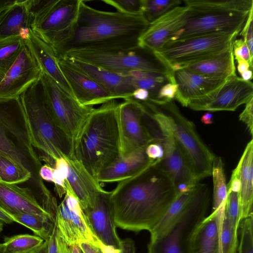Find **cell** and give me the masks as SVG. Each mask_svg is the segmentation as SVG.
<instances>
[{
    "instance_id": "1",
    "label": "cell",
    "mask_w": 253,
    "mask_h": 253,
    "mask_svg": "<svg viewBox=\"0 0 253 253\" xmlns=\"http://www.w3.org/2000/svg\"><path fill=\"white\" fill-rule=\"evenodd\" d=\"M156 161L134 176L118 182L110 191L117 227L149 232L177 196L171 179Z\"/></svg>"
},
{
    "instance_id": "2",
    "label": "cell",
    "mask_w": 253,
    "mask_h": 253,
    "mask_svg": "<svg viewBox=\"0 0 253 253\" xmlns=\"http://www.w3.org/2000/svg\"><path fill=\"white\" fill-rule=\"evenodd\" d=\"M149 24L143 13L100 10L80 0L72 36L54 52L58 58L77 51L135 50Z\"/></svg>"
},
{
    "instance_id": "3",
    "label": "cell",
    "mask_w": 253,
    "mask_h": 253,
    "mask_svg": "<svg viewBox=\"0 0 253 253\" xmlns=\"http://www.w3.org/2000/svg\"><path fill=\"white\" fill-rule=\"evenodd\" d=\"M0 155L9 158L31 173L27 188L46 211L54 212L58 206L57 201L40 175L42 164L34 149L19 97L0 99Z\"/></svg>"
},
{
    "instance_id": "4",
    "label": "cell",
    "mask_w": 253,
    "mask_h": 253,
    "mask_svg": "<svg viewBox=\"0 0 253 253\" xmlns=\"http://www.w3.org/2000/svg\"><path fill=\"white\" fill-rule=\"evenodd\" d=\"M119 104L113 99L95 108L74 143L76 159L96 181L99 173L120 155Z\"/></svg>"
},
{
    "instance_id": "5",
    "label": "cell",
    "mask_w": 253,
    "mask_h": 253,
    "mask_svg": "<svg viewBox=\"0 0 253 253\" xmlns=\"http://www.w3.org/2000/svg\"><path fill=\"white\" fill-rule=\"evenodd\" d=\"M27 120L34 147L40 159L55 168L61 158L75 157L73 141L54 120L44 98L41 78L19 96Z\"/></svg>"
},
{
    "instance_id": "6",
    "label": "cell",
    "mask_w": 253,
    "mask_h": 253,
    "mask_svg": "<svg viewBox=\"0 0 253 253\" xmlns=\"http://www.w3.org/2000/svg\"><path fill=\"white\" fill-rule=\"evenodd\" d=\"M187 21L171 41L213 34L238 33L243 28L253 0H184Z\"/></svg>"
},
{
    "instance_id": "7",
    "label": "cell",
    "mask_w": 253,
    "mask_h": 253,
    "mask_svg": "<svg viewBox=\"0 0 253 253\" xmlns=\"http://www.w3.org/2000/svg\"><path fill=\"white\" fill-rule=\"evenodd\" d=\"M142 102L160 130L170 134L178 142L196 181L211 176L214 155L203 141L194 124L181 113L173 101Z\"/></svg>"
},
{
    "instance_id": "8",
    "label": "cell",
    "mask_w": 253,
    "mask_h": 253,
    "mask_svg": "<svg viewBox=\"0 0 253 253\" xmlns=\"http://www.w3.org/2000/svg\"><path fill=\"white\" fill-rule=\"evenodd\" d=\"M211 201L208 185L198 182L181 215L161 236L150 239L148 253H190L193 234L206 217Z\"/></svg>"
},
{
    "instance_id": "9",
    "label": "cell",
    "mask_w": 253,
    "mask_h": 253,
    "mask_svg": "<svg viewBox=\"0 0 253 253\" xmlns=\"http://www.w3.org/2000/svg\"><path fill=\"white\" fill-rule=\"evenodd\" d=\"M238 35L213 34L170 41L153 52L173 71L204 60L233 47Z\"/></svg>"
},
{
    "instance_id": "10",
    "label": "cell",
    "mask_w": 253,
    "mask_h": 253,
    "mask_svg": "<svg viewBox=\"0 0 253 253\" xmlns=\"http://www.w3.org/2000/svg\"><path fill=\"white\" fill-rule=\"evenodd\" d=\"M41 80L45 101L54 120L74 144L95 108L81 105L43 72Z\"/></svg>"
},
{
    "instance_id": "11",
    "label": "cell",
    "mask_w": 253,
    "mask_h": 253,
    "mask_svg": "<svg viewBox=\"0 0 253 253\" xmlns=\"http://www.w3.org/2000/svg\"><path fill=\"white\" fill-rule=\"evenodd\" d=\"M144 50L145 49L139 48L131 51H77L69 52L64 55L72 56L120 74L126 75L133 71L155 72L168 75L173 74V72L160 61L152 51L147 50L144 53Z\"/></svg>"
},
{
    "instance_id": "12",
    "label": "cell",
    "mask_w": 253,
    "mask_h": 253,
    "mask_svg": "<svg viewBox=\"0 0 253 253\" xmlns=\"http://www.w3.org/2000/svg\"><path fill=\"white\" fill-rule=\"evenodd\" d=\"M80 0H46L41 14L30 26L55 51L72 36Z\"/></svg>"
},
{
    "instance_id": "13",
    "label": "cell",
    "mask_w": 253,
    "mask_h": 253,
    "mask_svg": "<svg viewBox=\"0 0 253 253\" xmlns=\"http://www.w3.org/2000/svg\"><path fill=\"white\" fill-rule=\"evenodd\" d=\"M145 106L132 97L120 103L118 109L119 156L145 149L152 139L144 120Z\"/></svg>"
},
{
    "instance_id": "14",
    "label": "cell",
    "mask_w": 253,
    "mask_h": 253,
    "mask_svg": "<svg viewBox=\"0 0 253 253\" xmlns=\"http://www.w3.org/2000/svg\"><path fill=\"white\" fill-rule=\"evenodd\" d=\"M66 193L57 208L55 224L60 234L71 246L86 242L101 248L102 244L91 231L81 204L65 180Z\"/></svg>"
},
{
    "instance_id": "15",
    "label": "cell",
    "mask_w": 253,
    "mask_h": 253,
    "mask_svg": "<svg viewBox=\"0 0 253 253\" xmlns=\"http://www.w3.org/2000/svg\"><path fill=\"white\" fill-rule=\"evenodd\" d=\"M252 98V82L245 81L235 75L226 79L222 85L209 94L191 101L187 107L195 111H234Z\"/></svg>"
},
{
    "instance_id": "16",
    "label": "cell",
    "mask_w": 253,
    "mask_h": 253,
    "mask_svg": "<svg viewBox=\"0 0 253 253\" xmlns=\"http://www.w3.org/2000/svg\"><path fill=\"white\" fill-rule=\"evenodd\" d=\"M154 142L163 147L164 156L158 164L171 179L177 195L190 191L198 182L178 142L171 135L161 130Z\"/></svg>"
},
{
    "instance_id": "17",
    "label": "cell",
    "mask_w": 253,
    "mask_h": 253,
    "mask_svg": "<svg viewBox=\"0 0 253 253\" xmlns=\"http://www.w3.org/2000/svg\"><path fill=\"white\" fill-rule=\"evenodd\" d=\"M42 70L26 44L0 82V99L19 98L41 78Z\"/></svg>"
},
{
    "instance_id": "18",
    "label": "cell",
    "mask_w": 253,
    "mask_h": 253,
    "mask_svg": "<svg viewBox=\"0 0 253 253\" xmlns=\"http://www.w3.org/2000/svg\"><path fill=\"white\" fill-rule=\"evenodd\" d=\"M111 192L103 189L97 194L92 205L83 210L93 235L104 246L120 249L121 240L116 232Z\"/></svg>"
},
{
    "instance_id": "19",
    "label": "cell",
    "mask_w": 253,
    "mask_h": 253,
    "mask_svg": "<svg viewBox=\"0 0 253 253\" xmlns=\"http://www.w3.org/2000/svg\"><path fill=\"white\" fill-rule=\"evenodd\" d=\"M189 14L187 6L179 5L151 22L139 38V47L152 52L162 48L183 27Z\"/></svg>"
},
{
    "instance_id": "20",
    "label": "cell",
    "mask_w": 253,
    "mask_h": 253,
    "mask_svg": "<svg viewBox=\"0 0 253 253\" xmlns=\"http://www.w3.org/2000/svg\"><path fill=\"white\" fill-rule=\"evenodd\" d=\"M60 69L74 97L82 105L93 107L116 99L106 88L76 69L63 59L57 58Z\"/></svg>"
},
{
    "instance_id": "21",
    "label": "cell",
    "mask_w": 253,
    "mask_h": 253,
    "mask_svg": "<svg viewBox=\"0 0 253 253\" xmlns=\"http://www.w3.org/2000/svg\"><path fill=\"white\" fill-rule=\"evenodd\" d=\"M92 78L108 90L116 99L131 97L135 88L128 74L114 73L68 55L58 57Z\"/></svg>"
},
{
    "instance_id": "22",
    "label": "cell",
    "mask_w": 253,
    "mask_h": 253,
    "mask_svg": "<svg viewBox=\"0 0 253 253\" xmlns=\"http://www.w3.org/2000/svg\"><path fill=\"white\" fill-rule=\"evenodd\" d=\"M172 72L177 85L175 98L183 107H187L191 101L211 92L226 80L207 77L185 68Z\"/></svg>"
},
{
    "instance_id": "23",
    "label": "cell",
    "mask_w": 253,
    "mask_h": 253,
    "mask_svg": "<svg viewBox=\"0 0 253 253\" xmlns=\"http://www.w3.org/2000/svg\"><path fill=\"white\" fill-rule=\"evenodd\" d=\"M225 205L206 217L195 229L190 253H222L221 231Z\"/></svg>"
},
{
    "instance_id": "24",
    "label": "cell",
    "mask_w": 253,
    "mask_h": 253,
    "mask_svg": "<svg viewBox=\"0 0 253 253\" xmlns=\"http://www.w3.org/2000/svg\"><path fill=\"white\" fill-rule=\"evenodd\" d=\"M65 159L67 162L65 178L84 210L92 205L97 194L104 189L76 157Z\"/></svg>"
},
{
    "instance_id": "25",
    "label": "cell",
    "mask_w": 253,
    "mask_h": 253,
    "mask_svg": "<svg viewBox=\"0 0 253 253\" xmlns=\"http://www.w3.org/2000/svg\"><path fill=\"white\" fill-rule=\"evenodd\" d=\"M24 39L26 45L36 59L42 71L53 79L65 91L73 96L60 69L58 58L52 47L31 29H29Z\"/></svg>"
},
{
    "instance_id": "26",
    "label": "cell",
    "mask_w": 253,
    "mask_h": 253,
    "mask_svg": "<svg viewBox=\"0 0 253 253\" xmlns=\"http://www.w3.org/2000/svg\"><path fill=\"white\" fill-rule=\"evenodd\" d=\"M0 208L10 216L23 212L50 215L43 210L28 188H22L0 179Z\"/></svg>"
},
{
    "instance_id": "27",
    "label": "cell",
    "mask_w": 253,
    "mask_h": 253,
    "mask_svg": "<svg viewBox=\"0 0 253 253\" xmlns=\"http://www.w3.org/2000/svg\"><path fill=\"white\" fill-rule=\"evenodd\" d=\"M145 149H139L126 156H119L99 173L97 182L100 184L119 182L141 171L155 162L148 158Z\"/></svg>"
},
{
    "instance_id": "28",
    "label": "cell",
    "mask_w": 253,
    "mask_h": 253,
    "mask_svg": "<svg viewBox=\"0 0 253 253\" xmlns=\"http://www.w3.org/2000/svg\"><path fill=\"white\" fill-rule=\"evenodd\" d=\"M232 174L240 181L239 191L241 220L253 214V140L247 144Z\"/></svg>"
},
{
    "instance_id": "29",
    "label": "cell",
    "mask_w": 253,
    "mask_h": 253,
    "mask_svg": "<svg viewBox=\"0 0 253 253\" xmlns=\"http://www.w3.org/2000/svg\"><path fill=\"white\" fill-rule=\"evenodd\" d=\"M183 68L207 77L226 80L236 75L233 47Z\"/></svg>"
},
{
    "instance_id": "30",
    "label": "cell",
    "mask_w": 253,
    "mask_h": 253,
    "mask_svg": "<svg viewBox=\"0 0 253 253\" xmlns=\"http://www.w3.org/2000/svg\"><path fill=\"white\" fill-rule=\"evenodd\" d=\"M31 23L27 0H17L0 16V39L19 35L24 38Z\"/></svg>"
},
{
    "instance_id": "31",
    "label": "cell",
    "mask_w": 253,
    "mask_h": 253,
    "mask_svg": "<svg viewBox=\"0 0 253 253\" xmlns=\"http://www.w3.org/2000/svg\"><path fill=\"white\" fill-rule=\"evenodd\" d=\"M11 216L14 222L28 228L44 241L49 239L55 226V219L48 215L23 212Z\"/></svg>"
},
{
    "instance_id": "32",
    "label": "cell",
    "mask_w": 253,
    "mask_h": 253,
    "mask_svg": "<svg viewBox=\"0 0 253 253\" xmlns=\"http://www.w3.org/2000/svg\"><path fill=\"white\" fill-rule=\"evenodd\" d=\"M192 189L190 191L177 195L160 220L150 232V239L163 235L177 220L190 199Z\"/></svg>"
},
{
    "instance_id": "33",
    "label": "cell",
    "mask_w": 253,
    "mask_h": 253,
    "mask_svg": "<svg viewBox=\"0 0 253 253\" xmlns=\"http://www.w3.org/2000/svg\"><path fill=\"white\" fill-rule=\"evenodd\" d=\"M25 45L21 36L0 39V74L4 77Z\"/></svg>"
},
{
    "instance_id": "34",
    "label": "cell",
    "mask_w": 253,
    "mask_h": 253,
    "mask_svg": "<svg viewBox=\"0 0 253 253\" xmlns=\"http://www.w3.org/2000/svg\"><path fill=\"white\" fill-rule=\"evenodd\" d=\"M211 175L213 180L212 211H213L225 204L227 195L223 164L219 156L215 157L213 159Z\"/></svg>"
},
{
    "instance_id": "35",
    "label": "cell",
    "mask_w": 253,
    "mask_h": 253,
    "mask_svg": "<svg viewBox=\"0 0 253 253\" xmlns=\"http://www.w3.org/2000/svg\"><path fill=\"white\" fill-rule=\"evenodd\" d=\"M44 241L37 236L27 234L5 237L2 243L3 253H30Z\"/></svg>"
},
{
    "instance_id": "36",
    "label": "cell",
    "mask_w": 253,
    "mask_h": 253,
    "mask_svg": "<svg viewBox=\"0 0 253 253\" xmlns=\"http://www.w3.org/2000/svg\"><path fill=\"white\" fill-rule=\"evenodd\" d=\"M31 173L9 158L0 155V179L9 184L28 182Z\"/></svg>"
},
{
    "instance_id": "37",
    "label": "cell",
    "mask_w": 253,
    "mask_h": 253,
    "mask_svg": "<svg viewBox=\"0 0 253 253\" xmlns=\"http://www.w3.org/2000/svg\"><path fill=\"white\" fill-rule=\"evenodd\" d=\"M180 0H141L142 12L150 23L172 8L179 6Z\"/></svg>"
},
{
    "instance_id": "38",
    "label": "cell",
    "mask_w": 253,
    "mask_h": 253,
    "mask_svg": "<svg viewBox=\"0 0 253 253\" xmlns=\"http://www.w3.org/2000/svg\"><path fill=\"white\" fill-rule=\"evenodd\" d=\"M227 190L225 201L224 215L228 219L234 228L238 231L241 218V209L239 192Z\"/></svg>"
},
{
    "instance_id": "39",
    "label": "cell",
    "mask_w": 253,
    "mask_h": 253,
    "mask_svg": "<svg viewBox=\"0 0 253 253\" xmlns=\"http://www.w3.org/2000/svg\"><path fill=\"white\" fill-rule=\"evenodd\" d=\"M239 229L238 253H253V213L241 221Z\"/></svg>"
},
{
    "instance_id": "40",
    "label": "cell",
    "mask_w": 253,
    "mask_h": 253,
    "mask_svg": "<svg viewBox=\"0 0 253 253\" xmlns=\"http://www.w3.org/2000/svg\"><path fill=\"white\" fill-rule=\"evenodd\" d=\"M224 214L221 231L222 253H237L238 246V232Z\"/></svg>"
},
{
    "instance_id": "41",
    "label": "cell",
    "mask_w": 253,
    "mask_h": 253,
    "mask_svg": "<svg viewBox=\"0 0 253 253\" xmlns=\"http://www.w3.org/2000/svg\"><path fill=\"white\" fill-rule=\"evenodd\" d=\"M102 2L115 7L117 11L130 14L143 13L141 0H104Z\"/></svg>"
},
{
    "instance_id": "42",
    "label": "cell",
    "mask_w": 253,
    "mask_h": 253,
    "mask_svg": "<svg viewBox=\"0 0 253 253\" xmlns=\"http://www.w3.org/2000/svg\"><path fill=\"white\" fill-rule=\"evenodd\" d=\"M69 246L60 234L55 223L49 239L47 240V253H68Z\"/></svg>"
},
{
    "instance_id": "43",
    "label": "cell",
    "mask_w": 253,
    "mask_h": 253,
    "mask_svg": "<svg viewBox=\"0 0 253 253\" xmlns=\"http://www.w3.org/2000/svg\"><path fill=\"white\" fill-rule=\"evenodd\" d=\"M253 9L248 15L246 22L239 35H241L249 48L250 55L253 58Z\"/></svg>"
},
{
    "instance_id": "44",
    "label": "cell",
    "mask_w": 253,
    "mask_h": 253,
    "mask_svg": "<svg viewBox=\"0 0 253 253\" xmlns=\"http://www.w3.org/2000/svg\"><path fill=\"white\" fill-rule=\"evenodd\" d=\"M177 90L176 83H168L164 84L159 89L155 99H149L153 101H169L175 98Z\"/></svg>"
},
{
    "instance_id": "45",
    "label": "cell",
    "mask_w": 253,
    "mask_h": 253,
    "mask_svg": "<svg viewBox=\"0 0 253 253\" xmlns=\"http://www.w3.org/2000/svg\"><path fill=\"white\" fill-rule=\"evenodd\" d=\"M246 104L245 109L239 115V120L247 126L250 133L253 135V98Z\"/></svg>"
},
{
    "instance_id": "46",
    "label": "cell",
    "mask_w": 253,
    "mask_h": 253,
    "mask_svg": "<svg viewBox=\"0 0 253 253\" xmlns=\"http://www.w3.org/2000/svg\"><path fill=\"white\" fill-rule=\"evenodd\" d=\"M145 152L148 158L153 161H161L164 156V150L160 143H150L145 149Z\"/></svg>"
},
{
    "instance_id": "47",
    "label": "cell",
    "mask_w": 253,
    "mask_h": 253,
    "mask_svg": "<svg viewBox=\"0 0 253 253\" xmlns=\"http://www.w3.org/2000/svg\"><path fill=\"white\" fill-rule=\"evenodd\" d=\"M53 170L54 168L45 164L41 167L39 174L42 180L52 182Z\"/></svg>"
},
{
    "instance_id": "48",
    "label": "cell",
    "mask_w": 253,
    "mask_h": 253,
    "mask_svg": "<svg viewBox=\"0 0 253 253\" xmlns=\"http://www.w3.org/2000/svg\"><path fill=\"white\" fill-rule=\"evenodd\" d=\"M120 250L121 253H135L134 242L130 238L121 240Z\"/></svg>"
},
{
    "instance_id": "49",
    "label": "cell",
    "mask_w": 253,
    "mask_h": 253,
    "mask_svg": "<svg viewBox=\"0 0 253 253\" xmlns=\"http://www.w3.org/2000/svg\"><path fill=\"white\" fill-rule=\"evenodd\" d=\"M131 97L137 101L144 102L149 99L150 94L146 89L136 88L133 92Z\"/></svg>"
},
{
    "instance_id": "50",
    "label": "cell",
    "mask_w": 253,
    "mask_h": 253,
    "mask_svg": "<svg viewBox=\"0 0 253 253\" xmlns=\"http://www.w3.org/2000/svg\"><path fill=\"white\" fill-rule=\"evenodd\" d=\"M79 245L84 253H103L101 248L93 244L81 242Z\"/></svg>"
},
{
    "instance_id": "51",
    "label": "cell",
    "mask_w": 253,
    "mask_h": 253,
    "mask_svg": "<svg viewBox=\"0 0 253 253\" xmlns=\"http://www.w3.org/2000/svg\"><path fill=\"white\" fill-rule=\"evenodd\" d=\"M237 61L238 62L237 70L240 75L249 69L252 70L248 61L242 59L237 60Z\"/></svg>"
},
{
    "instance_id": "52",
    "label": "cell",
    "mask_w": 253,
    "mask_h": 253,
    "mask_svg": "<svg viewBox=\"0 0 253 253\" xmlns=\"http://www.w3.org/2000/svg\"><path fill=\"white\" fill-rule=\"evenodd\" d=\"M16 0H0V16L5 11L14 5Z\"/></svg>"
},
{
    "instance_id": "53",
    "label": "cell",
    "mask_w": 253,
    "mask_h": 253,
    "mask_svg": "<svg viewBox=\"0 0 253 253\" xmlns=\"http://www.w3.org/2000/svg\"><path fill=\"white\" fill-rule=\"evenodd\" d=\"M0 219L4 223L10 224L14 222L13 218L0 208Z\"/></svg>"
},
{
    "instance_id": "54",
    "label": "cell",
    "mask_w": 253,
    "mask_h": 253,
    "mask_svg": "<svg viewBox=\"0 0 253 253\" xmlns=\"http://www.w3.org/2000/svg\"><path fill=\"white\" fill-rule=\"evenodd\" d=\"M201 122L206 125H210L213 123V114L211 112L205 113L201 117Z\"/></svg>"
},
{
    "instance_id": "55",
    "label": "cell",
    "mask_w": 253,
    "mask_h": 253,
    "mask_svg": "<svg viewBox=\"0 0 253 253\" xmlns=\"http://www.w3.org/2000/svg\"><path fill=\"white\" fill-rule=\"evenodd\" d=\"M30 253H47V241H44L39 248Z\"/></svg>"
},
{
    "instance_id": "56",
    "label": "cell",
    "mask_w": 253,
    "mask_h": 253,
    "mask_svg": "<svg viewBox=\"0 0 253 253\" xmlns=\"http://www.w3.org/2000/svg\"><path fill=\"white\" fill-rule=\"evenodd\" d=\"M241 79L245 81H251L252 79L253 74L252 70H248L243 73L241 75Z\"/></svg>"
},
{
    "instance_id": "57",
    "label": "cell",
    "mask_w": 253,
    "mask_h": 253,
    "mask_svg": "<svg viewBox=\"0 0 253 253\" xmlns=\"http://www.w3.org/2000/svg\"><path fill=\"white\" fill-rule=\"evenodd\" d=\"M68 253H84L79 244H76L69 246Z\"/></svg>"
},
{
    "instance_id": "58",
    "label": "cell",
    "mask_w": 253,
    "mask_h": 253,
    "mask_svg": "<svg viewBox=\"0 0 253 253\" xmlns=\"http://www.w3.org/2000/svg\"><path fill=\"white\" fill-rule=\"evenodd\" d=\"M4 226V222L0 219V234L2 231Z\"/></svg>"
},
{
    "instance_id": "59",
    "label": "cell",
    "mask_w": 253,
    "mask_h": 253,
    "mask_svg": "<svg viewBox=\"0 0 253 253\" xmlns=\"http://www.w3.org/2000/svg\"><path fill=\"white\" fill-rule=\"evenodd\" d=\"M0 253H3V244L0 243Z\"/></svg>"
},
{
    "instance_id": "60",
    "label": "cell",
    "mask_w": 253,
    "mask_h": 253,
    "mask_svg": "<svg viewBox=\"0 0 253 253\" xmlns=\"http://www.w3.org/2000/svg\"><path fill=\"white\" fill-rule=\"evenodd\" d=\"M3 76L0 74V82L2 80Z\"/></svg>"
}]
</instances>
